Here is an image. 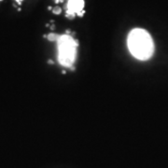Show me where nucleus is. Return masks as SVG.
Returning <instances> with one entry per match:
<instances>
[{
  "mask_svg": "<svg viewBox=\"0 0 168 168\" xmlns=\"http://www.w3.org/2000/svg\"><path fill=\"white\" fill-rule=\"evenodd\" d=\"M59 37H60L57 35V34H50V35L48 36L49 40H50V41H55V40L58 41Z\"/></svg>",
  "mask_w": 168,
  "mask_h": 168,
  "instance_id": "obj_4",
  "label": "nucleus"
},
{
  "mask_svg": "<svg viewBox=\"0 0 168 168\" xmlns=\"http://www.w3.org/2000/svg\"><path fill=\"white\" fill-rule=\"evenodd\" d=\"M18 1H19V0H18Z\"/></svg>",
  "mask_w": 168,
  "mask_h": 168,
  "instance_id": "obj_6",
  "label": "nucleus"
},
{
  "mask_svg": "<svg viewBox=\"0 0 168 168\" xmlns=\"http://www.w3.org/2000/svg\"><path fill=\"white\" fill-rule=\"evenodd\" d=\"M77 42L68 35L61 36L58 39V60L64 66H71L75 62L77 54Z\"/></svg>",
  "mask_w": 168,
  "mask_h": 168,
  "instance_id": "obj_2",
  "label": "nucleus"
},
{
  "mask_svg": "<svg viewBox=\"0 0 168 168\" xmlns=\"http://www.w3.org/2000/svg\"><path fill=\"white\" fill-rule=\"evenodd\" d=\"M53 12L54 14H60V13H61V8L55 7L53 10Z\"/></svg>",
  "mask_w": 168,
  "mask_h": 168,
  "instance_id": "obj_5",
  "label": "nucleus"
},
{
  "mask_svg": "<svg viewBox=\"0 0 168 168\" xmlns=\"http://www.w3.org/2000/svg\"><path fill=\"white\" fill-rule=\"evenodd\" d=\"M128 48L139 60H148L152 56L154 44L151 37L144 29H135L128 37Z\"/></svg>",
  "mask_w": 168,
  "mask_h": 168,
  "instance_id": "obj_1",
  "label": "nucleus"
},
{
  "mask_svg": "<svg viewBox=\"0 0 168 168\" xmlns=\"http://www.w3.org/2000/svg\"><path fill=\"white\" fill-rule=\"evenodd\" d=\"M84 6L83 0H69L68 1V12L75 14L82 10Z\"/></svg>",
  "mask_w": 168,
  "mask_h": 168,
  "instance_id": "obj_3",
  "label": "nucleus"
}]
</instances>
